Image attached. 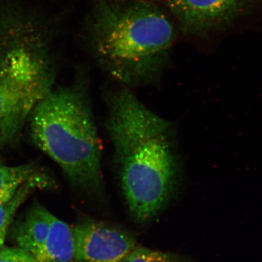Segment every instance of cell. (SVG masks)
<instances>
[{
	"label": "cell",
	"instance_id": "5b68a950",
	"mask_svg": "<svg viewBox=\"0 0 262 262\" xmlns=\"http://www.w3.org/2000/svg\"><path fill=\"white\" fill-rule=\"evenodd\" d=\"M173 19L187 37L209 39L220 35L261 8L262 0H149Z\"/></svg>",
	"mask_w": 262,
	"mask_h": 262
},
{
	"label": "cell",
	"instance_id": "8992f818",
	"mask_svg": "<svg viewBox=\"0 0 262 262\" xmlns=\"http://www.w3.org/2000/svg\"><path fill=\"white\" fill-rule=\"evenodd\" d=\"M72 232L75 262H121L136 247L134 234L101 221L84 219Z\"/></svg>",
	"mask_w": 262,
	"mask_h": 262
},
{
	"label": "cell",
	"instance_id": "ba28073f",
	"mask_svg": "<svg viewBox=\"0 0 262 262\" xmlns=\"http://www.w3.org/2000/svg\"><path fill=\"white\" fill-rule=\"evenodd\" d=\"M34 259L37 262H75L72 228L52 214L49 234Z\"/></svg>",
	"mask_w": 262,
	"mask_h": 262
},
{
	"label": "cell",
	"instance_id": "52a82bcc",
	"mask_svg": "<svg viewBox=\"0 0 262 262\" xmlns=\"http://www.w3.org/2000/svg\"><path fill=\"white\" fill-rule=\"evenodd\" d=\"M51 215V212L41 205H35L15 228L17 246L34 258L49 234Z\"/></svg>",
	"mask_w": 262,
	"mask_h": 262
},
{
	"label": "cell",
	"instance_id": "8fae6325",
	"mask_svg": "<svg viewBox=\"0 0 262 262\" xmlns=\"http://www.w3.org/2000/svg\"><path fill=\"white\" fill-rule=\"evenodd\" d=\"M121 262H190L187 258L173 253L161 252L138 246Z\"/></svg>",
	"mask_w": 262,
	"mask_h": 262
},
{
	"label": "cell",
	"instance_id": "9c48e42d",
	"mask_svg": "<svg viewBox=\"0 0 262 262\" xmlns=\"http://www.w3.org/2000/svg\"><path fill=\"white\" fill-rule=\"evenodd\" d=\"M41 179L42 174L31 165H0V203L8 201L27 183Z\"/></svg>",
	"mask_w": 262,
	"mask_h": 262
},
{
	"label": "cell",
	"instance_id": "30bf717a",
	"mask_svg": "<svg viewBox=\"0 0 262 262\" xmlns=\"http://www.w3.org/2000/svg\"><path fill=\"white\" fill-rule=\"evenodd\" d=\"M48 183V181L46 179H37L27 183L8 201L0 203V248L4 244L8 227L22 203L34 189L46 187Z\"/></svg>",
	"mask_w": 262,
	"mask_h": 262
},
{
	"label": "cell",
	"instance_id": "7c38bea8",
	"mask_svg": "<svg viewBox=\"0 0 262 262\" xmlns=\"http://www.w3.org/2000/svg\"><path fill=\"white\" fill-rule=\"evenodd\" d=\"M0 262H37L34 258L18 247L0 248Z\"/></svg>",
	"mask_w": 262,
	"mask_h": 262
},
{
	"label": "cell",
	"instance_id": "7a4b0ae2",
	"mask_svg": "<svg viewBox=\"0 0 262 262\" xmlns=\"http://www.w3.org/2000/svg\"><path fill=\"white\" fill-rule=\"evenodd\" d=\"M178 33L170 15L149 0H91L82 39L112 77L140 85L161 76Z\"/></svg>",
	"mask_w": 262,
	"mask_h": 262
},
{
	"label": "cell",
	"instance_id": "6da1fadb",
	"mask_svg": "<svg viewBox=\"0 0 262 262\" xmlns=\"http://www.w3.org/2000/svg\"><path fill=\"white\" fill-rule=\"evenodd\" d=\"M108 136L117 179L134 222L155 219L175 198L182 168L173 124L146 107L127 88L106 97Z\"/></svg>",
	"mask_w": 262,
	"mask_h": 262
},
{
	"label": "cell",
	"instance_id": "277c9868",
	"mask_svg": "<svg viewBox=\"0 0 262 262\" xmlns=\"http://www.w3.org/2000/svg\"><path fill=\"white\" fill-rule=\"evenodd\" d=\"M83 76L73 85L52 89L36 105L30 115L31 136L74 187L104 201L101 141Z\"/></svg>",
	"mask_w": 262,
	"mask_h": 262
},
{
	"label": "cell",
	"instance_id": "3957f363",
	"mask_svg": "<svg viewBox=\"0 0 262 262\" xmlns=\"http://www.w3.org/2000/svg\"><path fill=\"white\" fill-rule=\"evenodd\" d=\"M60 24L18 0L0 2V141L11 140L56 77Z\"/></svg>",
	"mask_w": 262,
	"mask_h": 262
}]
</instances>
